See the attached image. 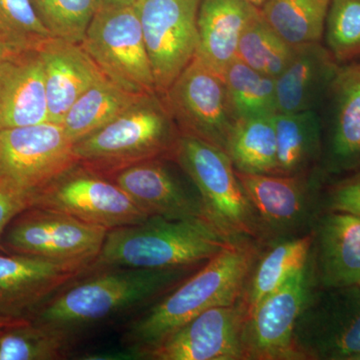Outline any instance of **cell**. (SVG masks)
Listing matches in <instances>:
<instances>
[{"label":"cell","mask_w":360,"mask_h":360,"mask_svg":"<svg viewBox=\"0 0 360 360\" xmlns=\"http://www.w3.org/2000/svg\"><path fill=\"white\" fill-rule=\"evenodd\" d=\"M51 37L30 0H0V40L13 51H37Z\"/></svg>","instance_id":"d6a6232c"},{"label":"cell","mask_w":360,"mask_h":360,"mask_svg":"<svg viewBox=\"0 0 360 360\" xmlns=\"http://www.w3.org/2000/svg\"><path fill=\"white\" fill-rule=\"evenodd\" d=\"M330 0H266L259 11L272 30L292 46L323 37Z\"/></svg>","instance_id":"f1b7e54d"},{"label":"cell","mask_w":360,"mask_h":360,"mask_svg":"<svg viewBox=\"0 0 360 360\" xmlns=\"http://www.w3.org/2000/svg\"><path fill=\"white\" fill-rule=\"evenodd\" d=\"M108 231L65 213L30 206L7 225L2 252L94 264Z\"/></svg>","instance_id":"30bf717a"},{"label":"cell","mask_w":360,"mask_h":360,"mask_svg":"<svg viewBox=\"0 0 360 360\" xmlns=\"http://www.w3.org/2000/svg\"><path fill=\"white\" fill-rule=\"evenodd\" d=\"M248 309L243 298L233 304L201 312L141 359L245 360L243 333Z\"/></svg>","instance_id":"9a60e30c"},{"label":"cell","mask_w":360,"mask_h":360,"mask_svg":"<svg viewBox=\"0 0 360 360\" xmlns=\"http://www.w3.org/2000/svg\"><path fill=\"white\" fill-rule=\"evenodd\" d=\"M340 68L321 42L296 46L290 63L276 78L277 113L317 110Z\"/></svg>","instance_id":"7402d4cb"},{"label":"cell","mask_w":360,"mask_h":360,"mask_svg":"<svg viewBox=\"0 0 360 360\" xmlns=\"http://www.w3.org/2000/svg\"><path fill=\"white\" fill-rule=\"evenodd\" d=\"M193 269H89L27 317L75 338L80 328L160 300L188 278Z\"/></svg>","instance_id":"7a4b0ae2"},{"label":"cell","mask_w":360,"mask_h":360,"mask_svg":"<svg viewBox=\"0 0 360 360\" xmlns=\"http://www.w3.org/2000/svg\"><path fill=\"white\" fill-rule=\"evenodd\" d=\"M222 77L238 120L276 115V78L253 70L238 58Z\"/></svg>","instance_id":"f546056e"},{"label":"cell","mask_w":360,"mask_h":360,"mask_svg":"<svg viewBox=\"0 0 360 360\" xmlns=\"http://www.w3.org/2000/svg\"><path fill=\"white\" fill-rule=\"evenodd\" d=\"M314 285L345 288L360 283V217L328 210L314 227Z\"/></svg>","instance_id":"ac0fdd59"},{"label":"cell","mask_w":360,"mask_h":360,"mask_svg":"<svg viewBox=\"0 0 360 360\" xmlns=\"http://www.w3.org/2000/svg\"><path fill=\"white\" fill-rule=\"evenodd\" d=\"M14 53H16V51H13L8 45L0 40V65Z\"/></svg>","instance_id":"8d00e7d4"},{"label":"cell","mask_w":360,"mask_h":360,"mask_svg":"<svg viewBox=\"0 0 360 360\" xmlns=\"http://www.w3.org/2000/svg\"><path fill=\"white\" fill-rule=\"evenodd\" d=\"M174 160L198 189L207 221L232 238L260 241L255 210L226 153L180 134Z\"/></svg>","instance_id":"5b68a950"},{"label":"cell","mask_w":360,"mask_h":360,"mask_svg":"<svg viewBox=\"0 0 360 360\" xmlns=\"http://www.w3.org/2000/svg\"><path fill=\"white\" fill-rule=\"evenodd\" d=\"M46 30L56 39L82 44L98 0H30Z\"/></svg>","instance_id":"1f68e13d"},{"label":"cell","mask_w":360,"mask_h":360,"mask_svg":"<svg viewBox=\"0 0 360 360\" xmlns=\"http://www.w3.org/2000/svg\"><path fill=\"white\" fill-rule=\"evenodd\" d=\"M75 143L61 123L0 130V180L34 193L77 165Z\"/></svg>","instance_id":"7c38bea8"},{"label":"cell","mask_w":360,"mask_h":360,"mask_svg":"<svg viewBox=\"0 0 360 360\" xmlns=\"http://www.w3.org/2000/svg\"><path fill=\"white\" fill-rule=\"evenodd\" d=\"M91 264L0 252V315L30 316L58 291L86 274Z\"/></svg>","instance_id":"2e32d148"},{"label":"cell","mask_w":360,"mask_h":360,"mask_svg":"<svg viewBox=\"0 0 360 360\" xmlns=\"http://www.w3.org/2000/svg\"><path fill=\"white\" fill-rule=\"evenodd\" d=\"M323 37L338 63L359 58L360 0H330Z\"/></svg>","instance_id":"836d02e7"},{"label":"cell","mask_w":360,"mask_h":360,"mask_svg":"<svg viewBox=\"0 0 360 360\" xmlns=\"http://www.w3.org/2000/svg\"><path fill=\"white\" fill-rule=\"evenodd\" d=\"M314 239L311 231L267 243L269 248L258 255L243 293L248 314L307 264L311 257Z\"/></svg>","instance_id":"d4e9b609"},{"label":"cell","mask_w":360,"mask_h":360,"mask_svg":"<svg viewBox=\"0 0 360 360\" xmlns=\"http://www.w3.org/2000/svg\"><path fill=\"white\" fill-rule=\"evenodd\" d=\"M116 84L139 94H158L136 7L98 0L82 44Z\"/></svg>","instance_id":"8992f818"},{"label":"cell","mask_w":360,"mask_h":360,"mask_svg":"<svg viewBox=\"0 0 360 360\" xmlns=\"http://www.w3.org/2000/svg\"><path fill=\"white\" fill-rule=\"evenodd\" d=\"M49 122L39 51L16 52L0 65V130Z\"/></svg>","instance_id":"44dd1931"},{"label":"cell","mask_w":360,"mask_h":360,"mask_svg":"<svg viewBox=\"0 0 360 360\" xmlns=\"http://www.w3.org/2000/svg\"><path fill=\"white\" fill-rule=\"evenodd\" d=\"M180 132L160 94H144L115 120L75 142L77 162L111 179L124 168L174 158Z\"/></svg>","instance_id":"277c9868"},{"label":"cell","mask_w":360,"mask_h":360,"mask_svg":"<svg viewBox=\"0 0 360 360\" xmlns=\"http://www.w3.org/2000/svg\"><path fill=\"white\" fill-rule=\"evenodd\" d=\"M295 345L302 360H360V285L310 290Z\"/></svg>","instance_id":"52a82bcc"},{"label":"cell","mask_w":360,"mask_h":360,"mask_svg":"<svg viewBox=\"0 0 360 360\" xmlns=\"http://www.w3.org/2000/svg\"><path fill=\"white\" fill-rule=\"evenodd\" d=\"M162 160L136 163L110 179L148 217L206 220L198 191L187 188Z\"/></svg>","instance_id":"e0dca14e"},{"label":"cell","mask_w":360,"mask_h":360,"mask_svg":"<svg viewBox=\"0 0 360 360\" xmlns=\"http://www.w3.org/2000/svg\"><path fill=\"white\" fill-rule=\"evenodd\" d=\"M274 116L239 120L236 123L225 150L236 172L277 174Z\"/></svg>","instance_id":"83f0119b"},{"label":"cell","mask_w":360,"mask_h":360,"mask_svg":"<svg viewBox=\"0 0 360 360\" xmlns=\"http://www.w3.org/2000/svg\"><path fill=\"white\" fill-rule=\"evenodd\" d=\"M259 13V8L248 0H201L196 58L224 75L238 58L243 32Z\"/></svg>","instance_id":"603a6c76"},{"label":"cell","mask_w":360,"mask_h":360,"mask_svg":"<svg viewBox=\"0 0 360 360\" xmlns=\"http://www.w3.org/2000/svg\"><path fill=\"white\" fill-rule=\"evenodd\" d=\"M248 1H250L253 6L258 7V8H260V6H262L266 0H248Z\"/></svg>","instance_id":"f35d334b"},{"label":"cell","mask_w":360,"mask_h":360,"mask_svg":"<svg viewBox=\"0 0 360 360\" xmlns=\"http://www.w3.org/2000/svg\"><path fill=\"white\" fill-rule=\"evenodd\" d=\"M259 250L248 239L238 240L206 262L160 302L134 319L122 343L134 359H142L201 312L241 300Z\"/></svg>","instance_id":"6da1fadb"},{"label":"cell","mask_w":360,"mask_h":360,"mask_svg":"<svg viewBox=\"0 0 360 360\" xmlns=\"http://www.w3.org/2000/svg\"><path fill=\"white\" fill-rule=\"evenodd\" d=\"M250 200L260 241L267 243L312 231L319 217V177L304 174H248L236 172Z\"/></svg>","instance_id":"8fae6325"},{"label":"cell","mask_w":360,"mask_h":360,"mask_svg":"<svg viewBox=\"0 0 360 360\" xmlns=\"http://www.w3.org/2000/svg\"><path fill=\"white\" fill-rule=\"evenodd\" d=\"M359 285H360V283L359 284Z\"/></svg>","instance_id":"ab89813d"},{"label":"cell","mask_w":360,"mask_h":360,"mask_svg":"<svg viewBox=\"0 0 360 360\" xmlns=\"http://www.w3.org/2000/svg\"><path fill=\"white\" fill-rule=\"evenodd\" d=\"M238 240L200 217H148L108 231L90 269H193Z\"/></svg>","instance_id":"3957f363"},{"label":"cell","mask_w":360,"mask_h":360,"mask_svg":"<svg viewBox=\"0 0 360 360\" xmlns=\"http://www.w3.org/2000/svg\"><path fill=\"white\" fill-rule=\"evenodd\" d=\"M73 341V336L30 317L0 315V360L65 359Z\"/></svg>","instance_id":"484cf974"},{"label":"cell","mask_w":360,"mask_h":360,"mask_svg":"<svg viewBox=\"0 0 360 360\" xmlns=\"http://www.w3.org/2000/svg\"><path fill=\"white\" fill-rule=\"evenodd\" d=\"M101 1L113 4H123V6H134L137 0H101Z\"/></svg>","instance_id":"74e56055"},{"label":"cell","mask_w":360,"mask_h":360,"mask_svg":"<svg viewBox=\"0 0 360 360\" xmlns=\"http://www.w3.org/2000/svg\"><path fill=\"white\" fill-rule=\"evenodd\" d=\"M143 96L129 91L105 78L73 103L61 125L75 143L103 129Z\"/></svg>","instance_id":"4316f807"},{"label":"cell","mask_w":360,"mask_h":360,"mask_svg":"<svg viewBox=\"0 0 360 360\" xmlns=\"http://www.w3.org/2000/svg\"><path fill=\"white\" fill-rule=\"evenodd\" d=\"M49 122L60 123L73 103L108 78L80 44L51 37L39 49Z\"/></svg>","instance_id":"ffe728a7"},{"label":"cell","mask_w":360,"mask_h":360,"mask_svg":"<svg viewBox=\"0 0 360 360\" xmlns=\"http://www.w3.org/2000/svg\"><path fill=\"white\" fill-rule=\"evenodd\" d=\"M314 285L311 257L303 269L258 303L243 326L246 360H302L295 345L298 314Z\"/></svg>","instance_id":"5bb4252c"},{"label":"cell","mask_w":360,"mask_h":360,"mask_svg":"<svg viewBox=\"0 0 360 360\" xmlns=\"http://www.w3.org/2000/svg\"><path fill=\"white\" fill-rule=\"evenodd\" d=\"M277 174H309L322 156V120L317 110L274 116Z\"/></svg>","instance_id":"cb8c5ba5"},{"label":"cell","mask_w":360,"mask_h":360,"mask_svg":"<svg viewBox=\"0 0 360 360\" xmlns=\"http://www.w3.org/2000/svg\"><path fill=\"white\" fill-rule=\"evenodd\" d=\"M180 134L226 150L236 117L224 78L194 58L162 94Z\"/></svg>","instance_id":"9c48e42d"},{"label":"cell","mask_w":360,"mask_h":360,"mask_svg":"<svg viewBox=\"0 0 360 360\" xmlns=\"http://www.w3.org/2000/svg\"><path fill=\"white\" fill-rule=\"evenodd\" d=\"M326 210L360 217V168L329 189L323 205Z\"/></svg>","instance_id":"e575fe53"},{"label":"cell","mask_w":360,"mask_h":360,"mask_svg":"<svg viewBox=\"0 0 360 360\" xmlns=\"http://www.w3.org/2000/svg\"><path fill=\"white\" fill-rule=\"evenodd\" d=\"M295 49L281 39L259 13L241 35L238 58L253 70L276 78L290 63Z\"/></svg>","instance_id":"4dcf8cb0"},{"label":"cell","mask_w":360,"mask_h":360,"mask_svg":"<svg viewBox=\"0 0 360 360\" xmlns=\"http://www.w3.org/2000/svg\"><path fill=\"white\" fill-rule=\"evenodd\" d=\"M111 231L148 219L113 180L80 163L33 193L32 205Z\"/></svg>","instance_id":"ba28073f"},{"label":"cell","mask_w":360,"mask_h":360,"mask_svg":"<svg viewBox=\"0 0 360 360\" xmlns=\"http://www.w3.org/2000/svg\"><path fill=\"white\" fill-rule=\"evenodd\" d=\"M201 0H137L144 42L160 96L195 58Z\"/></svg>","instance_id":"4fadbf2b"},{"label":"cell","mask_w":360,"mask_h":360,"mask_svg":"<svg viewBox=\"0 0 360 360\" xmlns=\"http://www.w3.org/2000/svg\"><path fill=\"white\" fill-rule=\"evenodd\" d=\"M33 193L13 188L0 180V252L7 225L21 212L32 205Z\"/></svg>","instance_id":"d590c367"},{"label":"cell","mask_w":360,"mask_h":360,"mask_svg":"<svg viewBox=\"0 0 360 360\" xmlns=\"http://www.w3.org/2000/svg\"><path fill=\"white\" fill-rule=\"evenodd\" d=\"M324 165L330 174L360 168V60L340 66L331 84Z\"/></svg>","instance_id":"d6986e66"}]
</instances>
